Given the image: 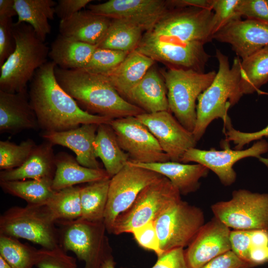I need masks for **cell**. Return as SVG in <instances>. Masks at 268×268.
I'll return each mask as SVG.
<instances>
[{"mask_svg":"<svg viewBox=\"0 0 268 268\" xmlns=\"http://www.w3.org/2000/svg\"><path fill=\"white\" fill-rule=\"evenodd\" d=\"M214 217L233 230L268 229V193L235 190L231 199L211 206Z\"/></svg>","mask_w":268,"mask_h":268,"instance_id":"cell-10","label":"cell"},{"mask_svg":"<svg viewBox=\"0 0 268 268\" xmlns=\"http://www.w3.org/2000/svg\"><path fill=\"white\" fill-rule=\"evenodd\" d=\"M35 266L37 268H77L76 259L60 245L52 249H38Z\"/></svg>","mask_w":268,"mask_h":268,"instance_id":"cell-39","label":"cell"},{"mask_svg":"<svg viewBox=\"0 0 268 268\" xmlns=\"http://www.w3.org/2000/svg\"><path fill=\"white\" fill-rule=\"evenodd\" d=\"M57 65L47 62L36 71L28 92L29 101L43 132H60L81 125L110 124L113 119L82 109L58 82Z\"/></svg>","mask_w":268,"mask_h":268,"instance_id":"cell-1","label":"cell"},{"mask_svg":"<svg viewBox=\"0 0 268 268\" xmlns=\"http://www.w3.org/2000/svg\"><path fill=\"white\" fill-rule=\"evenodd\" d=\"M129 54L97 47L82 69L91 73L105 75L115 69Z\"/></svg>","mask_w":268,"mask_h":268,"instance_id":"cell-38","label":"cell"},{"mask_svg":"<svg viewBox=\"0 0 268 268\" xmlns=\"http://www.w3.org/2000/svg\"><path fill=\"white\" fill-rule=\"evenodd\" d=\"M268 82V46L242 60L239 88L242 95L258 92Z\"/></svg>","mask_w":268,"mask_h":268,"instance_id":"cell-32","label":"cell"},{"mask_svg":"<svg viewBox=\"0 0 268 268\" xmlns=\"http://www.w3.org/2000/svg\"><path fill=\"white\" fill-rule=\"evenodd\" d=\"M38 251L18 239L0 235V256L11 268H33Z\"/></svg>","mask_w":268,"mask_h":268,"instance_id":"cell-36","label":"cell"},{"mask_svg":"<svg viewBox=\"0 0 268 268\" xmlns=\"http://www.w3.org/2000/svg\"><path fill=\"white\" fill-rule=\"evenodd\" d=\"M94 148L96 158L101 160L105 170L111 178L121 171L130 160L129 155L120 146L110 124L98 125Z\"/></svg>","mask_w":268,"mask_h":268,"instance_id":"cell-29","label":"cell"},{"mask_svg":"<svg viewBox=\"0 0 268 268\" xmlns=\"http://www.w3.org/2000/svg\"><path fill=\"white\" fill-rule=\"evenodd\" d=\"M99 268H116L115 262L111 255L106 259L101 264Z\"/></svg>","mask_w":268,"mask_h":268,"instance_id":"cell-52","label":"cell"},{"mask_svg":"<svg viewBox=\"0 0 268 268\" xmlns=\"http://www.w3.org/2000/svg\"><path fill=\"white\" fill-rule=\"evenodd\" d=\"M131 233L138 244L143 248L154 252L157 257L163 254L154 221L134 229Z\"/></svg>","mask_w":268,"mask_h":268,"instance_id":"cell-42","label":"cell"},{"mask_svg":"<svg viewBox=\"0 0 268 268\" xmlns=\"http://www.w3.org/2000/svg\"><path fill=\"white\" fill-rule=\"evenodd\" d=\"M37 144L28 138L16 144L8 140L0 141V169L10 170L21 166L29 157Z\"/></svg>","mask_w":268,"mask_h":268,"instance_id":"cell-37","label":"cell"},{"mask_svg":"<svg viewBox=\"0 0 268 268\" xmlns=\"http://www.w3.org/2000/svg\"><path fill=\"white\" fill-rule=\"evenodd\" d=\"M230 241L231 251L248 263L250 249L251 230H231Z\"/></svg>","mask_w":268,"mask_h":268,"instance_id":"cell-45","label":"cell"},{"mask_svg":"<svg viewBox=\"0 0 268 268\" xmlns=\"http://www.w3.org/2000/svg\"><path fill=\"white\" fill-rule=\"evenodd\" d=\"M268 262V246L252 248L249 252L248 263L252 267Z\"/></svg>","mask_w":268,"mask_h":268,"instance_id":"cell-49","label":"cell"},{"mask_svg":"<svg viewBox=\"0 0 268 268\" xmlns=\"http://www.w3.org/2000/svg\"><path fill=\"white\" fill-rule=\"evenodd\" d=\"M110 179L90 183L80 187V218L89 221L104 222Z\"/></svg>","mask_w":268,"mask_h":268,"instance_id":"cell-34","label":"cell"},{"mask_svg":"<svg viewBox=\"0 0 268 268\" xmlns=\"http://www.w3.org/2000/svg\"><path fill=\"white\" fill-rule=\"evenodd\" d=\"M262 162L264 163L266 166H268V155L267 158H264Z\"/></svg>","mask_w":268,"mask_h":268,"instance_id":"cell-54","label":"cell"},{"mask_svg":"<svg viewBox=\"0 0 268 268\" xmlns=\"http://www.w3.org/2000/svg\"><path fill=\"white\" fill-rule=\"evenodd\" d=\"M180 200L179 190L168 178L162 176L145 187L133 204L117 217L111 234L132 233L134 229L154 221Z\"/></svg>","mask_w":268,"mask_h":268,"instance_id":"cell-7","label":"cell"},{"mask_svg":"<svg viewBox=\"0 0 268 268\" xmlns=\"http://www.w3.org/2000/svg\"><path fill=\"white\" fill-rule=\"evenodd\" d=\"M268 151V142L265 139L256 141L252 146L244 150H232L225 148L221 150L215 148L202 150L195 147L188 149L180 162L187 163L194 162L206 167L214 172L225 186L233 184L236 179L234 165L243 158L252 157L262 162V155Z\"/></svg>","mask_w":268,"mask_h":268,"instance_id":"cell-15","label":"cell"},{"mask_svg":"<svg viewBox=\"0 0 268 268\" xmlns=\"http://www.w3.org/2000/svg\"><path fill=\"white\" fill-rule=\"evenodd\" d=\"M239 2V0H213V35L230 22L241 19L237 11Z\"/></svg>","mask_w":268,"mask_h":268,"instance_id":"cell-40","label":"cell"},{"mask_svg":"<svg viewBox=\"0 0 268 268\" xmlns=\"http://www.w3.org/2000/svg\"><path fill=\"white\" fill-rule=\"evenodd\" d=\"M46 205L14 206L0 216V235L24 239L42 248L59 245V229Z\"/></svg>","mask_w":268,"mask_h":268,"instance_id":"cell-5","label":"cell"},{"mask_svg":"<svg viewBox=\"0 0 268 268\" xmlns=\"http://www.w3.org/2000/svg\"><path fill=\"white\" fill-rule=\"evenodd\" d=\"M52 179L0 181V186L5 193L21 198L29 205H45L55 191L52 188Z\"/></svg>","mask_w":268,"mask_h":268,"instance_id":"cell-33","label":"cell"},{"mask_svg":"<svg viewBox=\"0 0 268 268\" xmlns=\"http://www.w3.org/2000/svg\"><path fill=\"white\" fill-rule=\"evenodd\" d=\"M157 257L156 263L151 268H189L183 248L169 251Z\"/></svg>","mask_w":268,"mask_h":268,"instance_id":"cell-46","label":"cell"},{"mask_svg":"<svg viewBox=\"0 0 268 268\" xmlns=\"http://www.w3.org/2000/svg\"><path fill=\"white\" fill-rule=\"evenodd\" d=\"M171 8L196 7L212 9L213 0H168Z\"/></svg>","mask_w":268,"mask_h":268,"instance_id":"cell-50","label":"cell"},{"mask_svg":"<svg viewBox=\"0 0 268 268\" xmlns=\"http://www.w3.org/2000/svg\"><path fill=\"white\" fill-rule=\"evenodd\" d=\"M15 48L0 67V90L8 93L27 91L36 71L47 62L49 49L25 23H14Z\"/></svg>","mask_w":268,"mask_h":268,"instance_id":"cell-4","label":"cell"},{"mask_svg":"<svg viewBox=\"0 0 268 268\" xmlns=\"http://www.w3.org/2000/svg\"><path fill=\"white\" fill-rule=\"evenodd\" d=\"M162 176L154 171L134 165L129 162L110 179L104 223L111 233L117 217L134 202L147 185Z\"/></svg>","mask_w":268,"mask_h":268,"instance_id":"cell-13","label":"cell"},{"mask_svg":"<svg viewBox=\"0 0 268 268\" xmlns=\"http://www.w3.org/2000/svg\"><path fill=\"white\" fill-rule=\"evenodd\" d=\"M215 57L218 62V72L210 85L197 99V120L193 132L197 142L214 120L220 118L224 123L231 120L228 110L243 96L239 88L240 58L235 57L230 67L228 57L220 50H216Z\"/></svg>","mask_w":268,"mask_h":268,"instance_id":"cell-3","label":"cell"},{"mask_svg":"<svg viewBox=\"0 0 268 268\" xmlns=\"http://www.w3.org/2000/svg\"><path fill=\"white\" fill-rule=\"evenodd\" d=\"M97 45L65 37L60 34L53 42L49 52L51 61L64 69H81L90 60Z\"/></svg>","mask_w":268,"mask_h":268,"instance_id":"cell-28","label":"cell"},{"mask_svg":"<svg viewBox=\"0 0 268 268\" xmlns=\"http://www.w3.org/2000/svg\"><path fill=\"white\" fill-rule=\"evenodd\" d=\"M122 149L130 160L140 163L170 161L147 127L135 116L113 119L110 124Z\"/></svg>","mask_w":268,"mask_h":268,"instance_id":"cell-14","label":"cell"},{"mask_svg":"<svg viewBox=\"0 0 268 268\" xmlns=\"http://www.w3.org/2000/svg\"><path fill=\"white\" fill-rule=\"evenodd\" d=\"M240 17L268 21V2L267 0H239L237 7Z\"/></svg>","mask_w":268,"mask_h":268,"instance_id":"cell-44","label":"cell"},{"mask_svg":"<svg viewBox=\"0 0 268 268\" xmlns=\"http://www.w3.org/2000/svg\"><path fill=\"white\" fill-rule=\"evenodd\" d=\"M55 162L56 169L52 181V188L55 191L79 184L111 178L105 169L83 166L76 158L65 152L56 155Z\"/></svg>","mask_w":268,"mask_h":268,"instance_id":"cell-26","label":"cell"},{"mask_svg":"<svg viewBox=\"0 0 268 268\" xmlns=\"http://www.w3.org/2000/svg\"><path fill=\"white\" fill-rule=\"evenodd\" d=\"M80 186H74L56 191L45 204L56 222L71 221L81 217Z\"/></svg>","mask_w":268,"mask_h":268,"instance_id":"cell-35","label":"cell"},{"mask_svg":"<svg viewBox=\"0 0 268 268\" xmlns=\"http://www.w3.org/2000/svg\"><path fill=\"white\" fill-rule=\"evenodd\" d=\"M213 39L231 45L243 60L268 46V21L253 19L232 21L216 32Z\"/></svg>","mask_w":268,"mask_h":268,"instance_id":"cell-19","label":"cell"},{"mask_svg":"<svg viewBox=\"0 0 268 268\" xmlns=\"http://www.w3.org/2000/svg\"><path fill=\"white\" fill-rule=\"evenodd\" d=\"M39 129L27 91L8 93L0 90V133L15 134Z\"/></svg>","mask_w":268,"mask_h":268,"instance_id":"cell-20","label":"cell"},{"mask_svg":"<svg viewBox=\"0 0 268 268\" xmlns=\"http://www.w3.org/2000/svg\"><path fill=\"white\" fill-rule=\"evenodd\" d=\"M155 62L136 50L130 52L113 71L105 76L124 98L142 79Z\"/></svg>","mask_w":268,"mask_h":268,"instance_id":"cell-27","label":"cell"},{"mask_svg":"<svg viewBox=\"0 0 268 268\" xmlns=\"http://www.w3.org/2000/svg\"><path fill=\"white\" fill-rule=\"evenodd\" d=\"M16 15L14 0H0V18H12Z\"/></svg>","mask_w":268,"mask_h":268,"instance_id":"cell-51","label":"cell"},{"mask_svg":"<svg viewBox=\"0 0 268 268\" xmlns=\"http://www.w3.org/2000/svg\"><path fill=\"white\" fill-rule=\"evenodd\" d=\"M54 145L45 140L37 145L20 167L0 172V181L53 179L56 167Z\"/></svg>","mask_w":268,"mask_h":268,"instance_id":"cell-23","label":"cell"},{"mask_svg":"<svg viewBox=\"0 0 268 268\" xmlns=\"http://www.w3.org/2000/svg\"><path fill=\"white\" fill-rule=\"evenodd\" d=\"M92 0H59L55 7V14L61 20L67 18L81 10Z\"/></svg>","mask_w":268,"mask_h":268,"instance_id":"cell-48","label":"cell"},{"mask_svg":"<svg viewBox=\"0 0 268 268\" xmlns=\"http://www.w3.org/2000/svg\"><path fill=\"white\" fill-rule=\"evenodd\" d=\"M57 224L60 226L59 245L83 261L84 268H99L112 255L103 221L92 222L79 218Z\"/></svg>","mask_w":268,"mask_h":268,"instance_id":"cell-8","label":"cell"},{"mask_svg":"<svg viewBox=\"0 0 268 268\" xmlns=\"http://www.w3.org/2000/svg\"><path fill=\"white\" fill-rule=\"evenodd\" d=\"M216 72L201 73L192 69L168 68L161 74L167 89L169 111L193 133L197 120L196 100L211 83Z\"/></svg>","mask_w":268,"mask_h":268,"instance_id":"cell-6","label":"cell"},{"mask_svg":"<svg viewBox=\"0 0 268 268\" xmlns=\"http://www.w3.org/2000/svg\"><path fill=\"white\" fill-rule=\"evenodd\" d=\"M98 125L83 124L76 128L63 132H43L41 136L53 145L69 148L74 152L75 158L81 165L92 169H100L94 148Z\"/></svg>","mask_w":268,"mask_h":268,"instance_id":"cell-21","label":"cell"},{"mask_svg":"<svg viewBox=\"0 0 268 268\" xmlns=\"http://www.w3.org/2000/svg\"><path fill=\"white\" fill-rule=\"evenodd\" d=\"M129 162L166 177L183 195L197 191L200 186V180L205 177L209 171L206 167L198 163L188 164L172 161L152 163Z\"/></svg>","mask_w":268,"mask_h":268,"instance_id":"cell-25","label":"cell"},{"mask_svg":"<svg viewBox=\"0 0 268 268\" xmlns=\"http://www.w3.org/2000/svg\"><path fill=\"white\" fill-rule=\"evenodd\" d=\"M230 232V228L214 217L204 223L185 250L189 268H202L212 259L231 250Z\"/></svg>","mask_w":268,"mask_h":268,"instance_id":"cell-18","label":"cell"},{"mask_svg":"<svg viewBox=\"0 0 268 268\" xmlns=\"http://www.w3.org/2000/svg\"><path fill=\"white\" fill-rule=\"evenodd\" d=\"M112 19L90 10H81L60 20V34L65 37L97 45L106 33Z\"/></svg>","mask_w":268,"mask_h":268,"instance_id":"cell-22","label":"cell"},{"mask_svg":"<svg viewBox=\"0 0 268 268\" xmlns=\"http://www.w3.org/2000/svg\"><path fill=\"white\" fill-rule=\"evenodd\" d=\"M202 268H251V267L230 250L212 259Z\"/></svg>","mask_w":268,"mask_h":268,"instance_id":"cell-47","label":"cell"},{"mask_svg":"<svg viewBox=\"0 0 268 268\" xmlns=\"http://www.w3.org/2000/svg\"><path fill=\"white\" fill-rule=\"evenodd\" d=\"M267 0L268 2V0Z\"/></svg>","mask_w":268,"mask_h":268,"instance_id":"cell-55","label":"cell"},{"mask_svg":"<svg viewBox=\"0 0 268 268\" xmlns=\"http://www.w3.org/2000/svg\"><path fill=\"white\" fill-rule=\"evenodd\" d=\"M214 24V12L211 9L170 8L148 31L205 44L213 40Z\"/></svg>","mask_w":268,"mask_h":268,"instance_id":"cell-12","label":"cell"},{"mask_svg":"<svg viewBox=\"0 0 268 268\" xmlns=\"http://www.w3.org/2000/svg\"><path fill=\"white\" fill-rule=\"evenodd\" d=\"M224 124V128L226 130L224 132L226 138L224 143L226 144L229 141H232L235 145V148L237 150L242 149L245 145L253 141H257L263 139L264 137H268V125L260 131L253 133H245L234 129L232 127L231 120Z\"/></svg>","mask_w":268,"mask_h":268,"instance_id":"cell-41","label":"cell"},{"mask_svg":"<svg viewBox=\"0 0 268 268\" xmlns=\"http://www.w3.org/2000/svg\"><path fill=\"white\" fill-rule=\"evenodd\" d=\"M13 24L12 18H0V67L15 48Z\"/></svg>","mask_w":268,"mask_h":268,"instance_id":"cell-43","label":"cell"},{"mask_svg":"<svg viewBox=\"0 0 268 268\" xmlns=\"http://www.w3.org/2000/svg\"><path fill=\"white\" fill-rule=\"evenodd\" d=\"M56 4L53 0H14L16 22L30 25L39 38L45 42L51 33L49 20L54 18Z\"/></svg>","mask_w":268,"mask_h":268,"instance_id":"cell-30","label":"cell"},{"mask_svg":"<svg viewBox=\"0 0 268 268\" xmlns=\"http://www.w3.org/2000/svg\"><path fill=\"white\" fill-rule=\"evenodd\" d=\"M127 99L147 113L169 111L165 81L153 66L131 90Z\"/></svg>","mask_w":268,"mask_h":268,"instance_id":"cell-24","label":"cell"},{"mask_svg":"<svg viewBox=\"0 0 268 268\" xmlns=\"http://www.w3.org/2000/svg\"><path fill=\"white\" fill-rule=\"evenodd\" d=\"M162 253L188 247L204 224L202 210L182 199L173 204L154 221Z\"/></svg>","mask_w":268,"mask_h":268,"instance_id":"cell-11","label":"cell"},{"mask_svg":"<svg viewBox=\"0 0 268 268\" xmlns=\"http://www.w3.org/2000/svg\"><path fill=\"white\" fill-rule=\"evenodd\" d=\"M203 45L146 31L135 50L155 62L164 64L168 68L192 69L203 73L210 57Z\"/></svg>","mask_w":268,"mask_h":268,"instance_id":"cell-9","label":"cell"},{"mask_svg":"<svg viewBox=\"0 0 268 268\" xmlns=\"http://www.w3.org/2000/svg\"><path fill=\"white\" fill-rule=\"evenodd\" d=\"M0 258V268H11L2 257Z\"/></svg>","mask_w":268,"mask_h":268,"instance_id":"cell-53","label":"cell"},{"mask_svg":"<svg viewBox=\"0 0 268 268\" xmlns=\"http://www.w3.org/2000/svg\"><path fill=\"white\" fill-rule=\"evenodd\" d=\"M136 117L156 138L170 161L180 162L188 149L195 147L197 142L193 133L183 126L170 111L144 113Z\"/></svg>","mask_w":268,"mask_h":268,"instance_id":"cell-16","label":"cell"},{"mask_svg":"<svg viewBox=\"0 0 268 268\" xmlns=\"http://www.w3.org/2000/svg\"><path fill=\"white\" fill-rule=\"evenodd\" d=\"M144 31L141 27L130 21L113 19L97 47L130 53L137 48Z\"/></svg>","mask_w":268,"mask_h":268,"instance_id":"cell-31","label":"cell"},{"mask_svg":"<svg viewBox=\"0 0 268 268\" xmlns=\"http://www.w3.org/2000/svg\"><path fill=\"white\" fill-rule=\"evenodd\" d=\"M170 8L168 1L164 0H109L88 5V9L96 14L130 21L145 32L151 29Z\"/></svg>","mask_w":268,"mask_h":268,"instance_id":"cell-17","label":"cell"},{"mask_svg":"<svg viewBox=\"0 0 268 268\" xmlns=\"http://www.w3.org/2000/svg\"><path fill=\"white\" fill-rule=\"evenodd\" d=\"M55 74L62 88L83 110L90 114L116 119L146 113L127 101L103 75L82 68L56 67Z\"/></svg>","mask_w":268,"mask_h":268,"instance_id":"cell-2","label":"cell"}]
</instances>
